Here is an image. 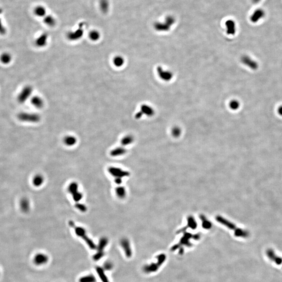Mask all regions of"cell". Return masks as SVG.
I'll return each instance as SVG.
<instances>
[{"mask_svg": "<svg viewBox=\"0 0 282 282\" xmlns=\"http://www.w3.org/2000/svg\"><path fill=\"white\" fill-rule=\"evenodd\" d=\"M18 120L22 122L37 123L40 120V116L35 113L21 112L18 115Z\"/></svg>", "mask_w": 282, "mask_h": 282, "instance_id": "6da1fadb", "label": "cell"}, {"mask_svg": "<svg viewBox=\"0 0 282 282\" xmlns=\"http://www.w3.org/2000/svg\"><path fill=\"white\" fill-rule=\"evenodd\" d=\"M67 191L72 195L73 200L77 203L80 202L83 198V195L80 192L78 191V185L77 182H71L68 186Z\"/></svg>", "mask_w": 282, "mask_h": 282, "instance_id": "7a4b0ae2", "label": "cell"}, {"mask_svg": "<svg viewBox=\"0 0 282 282\" xmlns=\"http://www.w3.org/2000/svg\"><path fill=\"white\" fill-rule=\"evenodd\" d=\"M69 225L71 226L72 227L74 228L76 234L78 236L83 238L85 241L87 242L88 245L91 247L92 248H95V245L93 244L92 241H91V239H89V238H88V237L87 236L86 234L85 230L84 228L82 227H78V226L77 227V226L75 225L74 223L73 222V221H71V220H70L69 222Z\"/></svg>", "mask_w": 282, "mask_h": 282, "instance_id": "3957f363", "label": "cell"}, {"mask_svg": "<svg viewBox=\"0 0 282 282\" xmlns=\"http://www.w3.org/2000/svg\"><path fill=\"white\" fill-rule=\"evenodd\" d=\"M84 24L83 23H80L79 25L78 29H77L74 31H70L67 33V38L70 41H77L80 39L84 35Z\"/></svg>", "mask_w": 282, "mask_h": 282, "instance_id": "277c9868", "label": "cell"}, {"mask_svg": "<svg viewBox=\"0 0 282 282\" xmlns=\"http://www.w3.org/2000/svg\"><path fill=\"white\" fill-rule=\"evenodd\" d=\"M216 220L219 222H220V223L223 224L224 225L226 226L227 227L230 228V229H234V230H235V233H236V234L237 236H246V234H247V232L246 231H243L241 229H238V228H237V227H236L235 225L233 224V223L229 222L228 220H227L226 219H224L222 217L220 216H217L216 217Z\"/></svg>", "mask_w": 282, "mask_h": 282, "instance_id": "5b68a950", "label": "cell"}, {"mask_svg": "<svg viewBox=\"0 0 282 282\" xmlns=\"http://www.w3.org/2000/svg\"><path fill=\"white\" fill-rule=\"evenodd\" d=\"M33 87L30 86H26L23 88L17 97V100L20 104H23L29 99L33 93Z\"/></svg>", "mask_w": 282, "mask_h": 282, "instance_id": "8992f818", "label": "cell"}, {"mask_svg": "<svg viewBox=\"0 0 282 282\" xmlns=\"http://www.w3.org/2000/svg\"><path fill=\"white\" fill-rule=\"evenodd\" d=\"M108 171L112 176L115 177V178H119L122 179L130 175V173L128 171H125L121 168L116 167H110L108 168Z\"/></svg>", "mask_w": 282, "mask_h": 282, "instance_id": "52a82bcc", "label": "cell"}, {"mask_svg": "<svg viewBox=\"0 0 282 282\" xmlns=\"http://www.w3.org/2000/svg\"><path fill=\"white\" fill-rule=\"evenodd\" d=\"M157 74L160 79L166 82H169L173 78V73L170 71L165 70L162 66H158L157 68Z\"/></svg>", "mask_w": 282, "mask_h": 282, "instance_id": "ba28073f", "label": "cell"}, {"mask_svg": "<svg viewBox=\"0 0 282 282\" xmlns=\"http://www.w3.org/2000/svg\"><path fill=\"white\" fill-rule=\"evenodd\" d=\"M266 15V12L262 9H255L250 16V20L252 23H256L263 18Z\"/></svg>", "mask_w": 282, "mask_h": 282, "instance_id": "9c48e42d", "label": "cell"}, {"mask_svg": "<svg viewBox=\"0 0 282 282\" xmlns=\"http://www.w3.org/2000/svg\"><path fill=\"white\" fill-rule=\"evenodd\" d=\"M241 60L242 63L250 67L252 70H257L258 67V63L247 55H244L242 56L241 59Z\"/></svg>", "mask_w": 282, "mask_h": 282, "instance_id": "30bf717a", "label": "cell"}, {"mask_svg": "<svg viewBox=\"0 0 282 282\" xmlns=\"http://www.w3.org/2000/svg\"><path fill=\"white\" fill-rule=\"evenodd\" d=\"M48 39V35L46 33H43L36 39L35 44L38 47L42 48L47 45Z\"/></svg>", "mask_w": 282, "mask_h": 282, "instance_id": "8fae6325", "label": "cell"}, {"mask_svg": "<svg viewBox=\"0 0 282 282\" xmlns=\"http://www.w3.org/2000/svg\"><path fill=\"white\" fill-rule=\"evenodd\" d=\"M226 27V33L228 35H234L236 32V27L235 22L231 20H227L225 23Z\"/></svg>", "mask_w": 282, "mask_h": 282, "instance_id": "7c38bea8", "label": "cell"}, {"mask_svg": "<svg viewBox=\"0 0 282 282\" xmlns=\"http://www.w3.org/2000/svg\"><path fill=\"white\" fill-rule=\"evenodd\" d=\"M20 209L22 211V212L24 213H27L29 212L30 209V204L29 200L26 198H23L22 200H20Z\"/></svg>", "mask_w": 282, "mask_h": 282, "instance_id": "4fadbf2b", "label": "cell"}, {"mask_svg": "<svg viewBox=\"0 0 282 282\" xmlns=\"http://www.w3.org/2000/svg\"><path fill=\"white\" fill-rule=\"evenodd\" d=\"M141 111L146 116H152L155 113V110L151 106L144 104L141 107Z\"/></svg>", "mask_w": 282, "mask_h": 282, "instance_id": "5bb4252c", "label": "cell"}, {"mask_svg": "<svg viewBox=\"0 0 282 282\" xmlns=\"http://www.w3.org/2000/svg\"><path fill=\"white\" fill-rule=\"evenodd\" d=\"M154 27L155 30L158 31H167L171 27L165 22L163 23L156 22L154 25Z\"/></svg>", "mask_w": 282, "mask_h": 282, "instance_id": "9a60e30c", "label": "cell"}, {"mask_svg": "<svg viewBox=\"0 0 282 282\" xmlns=\"http://www.w3.org/2000/svg\"><path fill=\"white\" fill-rule=\"evenodd\" d=\"M31 103L33 106L38 109H41L44 106V102L40 97L34 96L31 99Z\"/></svg>", "mask_w": 282, "mask_h": 282, "instance_id": "2e32d148", "label": "cell"}, {"mask_svg": "<svg viewBox=\"0 0 282 282\" xmlns=\"http://www.w3.org/2000/svg\"><path fill=\"white\" fill-rule=\"evenodd\" d=\"M34 12L35 15L39 17H45L47 14V10L46 8L43 6L39 5L35 7L34 10Z\"/></svg>", "mask_w": 282, "mask_h": 282, "instance_id": "e0dca14e", "label": "cell"}, {"mask_svg": "<svg viewBox=\"0 0 282 282\" xmlns=\"http://www.w3.org/2000/svg\"><path fill=\"white\" fill-rule=\"evenodd\" d=\"M127 152L126 150L124 148L122 147H118V148H115L114 149H112L110 152V155L112 157L120 156L121 155H124L126 154Z\"/></svg>", "mask_w": 282, "mask_h": 282, "instance_id": "ac0fdd59", "label": "cell"}, {"mask_svg": "<svg viewBox=\"0 0 282 282\" xmlns=\"http://www.w3.org/2000/svg\"><path fill=\"white\" fill-rule=\"evenodd\" d=\"M44 178L42 175L37 174L34 177L33 179V184L36 187H39L44 184Z\"/></svg>", "mask_w": 282, "mask_h": 282, "instance_id": "d6986e66", "label": "cell"}, {"mask_svg": "<svg viewBox=\"0 0 282 282\" xmlns=\"http://www.w3.org/2000/svg\"><path fill=\"white\" fill-rule=\"evenodd\" d=\"M99 7L100 10L104 14H106L109 10L110 4L108 0H100Z\"/></svg>", "mask_w": 282, "mask_h": 282, "instance_id": "ffe728a7", "label": "cell"}, {"mask_svg": "<svg viewBox=\"0 0 282 282\" xmlns=\"http://www.w3.org/2000/svg\"><path fill=\"white\" fill-rule=\"evenodd\" d=\"M64 143L68 146H72L77 143V139L72 135H67L63 139Z\"/></svg>", "mask_w": 282, "mask_h": 282, "instance_id": "44dd1931", "label": "cell"}, {"mask_svg": "<svg viewBox=\"0 0 282 282\" xmlns=\"http://www.w3.org/2000/svg\"><path fill=\"white\" fill-rule=\"evenodd\" d=\"M48 260V258L45 255L42 254H38L35 256L34 258V262L37 265H41L45 264Z\"/></svg>", "mask_w": 282, "mask_h": 282, "instance_id": "7402d4cb", "label": "cell"}, {"mask_svg": "<svg viewBox=\"0 0 282 282\" xmlns=\"http://www.w3.org/2000/svg\"><path fill=\"white\" fill-rule=\"evenodd\" d=\"M44 22L45 24L49 27H53L56 24L55 18L53 16H51L50 15L45 17Z\"/></svg>", "mask_w": 282, "mask_h": 282, "instance_id": "603a6c76", "label": "cell"}, {"mask_svg": "<svg viewBox=\"0 0 282 282\" xmlns=\"http://www.w3.org/2000/svg\"><path fill=\"white\" fill-rule=\"evenodd\" d=\"M12 55L11 54L7 52L3 53L0 56V61L4 64H7L9 63L12 61Z\"/></svg>", "mask_w": 282, "mask_h": 282, "instance_id": "cb8c5ba5", "label": "cell"}, {"mask_svg": "<svg viewBox=\"0 0 282 282\" xmlns=\"http://www.w3.org/2000/svg\"><path fill=\"white\" fill-rule=\"evenodd\" d=\"M113 65L117 67H120L123 66L124 63V59L122 56L120 55H117L114 57L113 59Z\"/></svg>", "mask_w": 282, "mask_h": 282, "instance_id": "d4e9b609", "label": "cell"}, {"mask_svg": "<svg viewBox=\"0 0 282 282\" xmlns=\"http://www.w3.org/2000/svg\"><path fill=\"white\" fill-rule=\"evenodd\" d=\"M89 38L91 41H97L99 39L100 37V33L96 30H93L90 31L88 35Z\"/></svg>", "mask_w": 282, "mask_h": 282, "instance_id": "484cf974", "label": "cell"}, {"mask_svg": "<svg viewBox=\"0 0 282 282\" xmlns=\"http://www.w3.org/2000/svg\"><path fill=\"white\" fill-rule=\"evenodd\" d=\"M116 193L119 198H123L126 196V190L123 187H118L116 189Z\"/></svg>", "mask_w": 282, "mask_h": 282, "instance_id": "4316f807", "label": "cell"}, {"mask_svg": "<svg viewBox=\"0 0 282 282\" xmlns=\"http://www.w3.org/2000/svg\"><path fill=\"white\" fill-rule=\"evenodd\" d=\"M134 141V138L132 135H127L126 137H123L121 140V143L123 146H127L132 143Z\"/></svg>", "mask_w": 282, "mask_h": 282, "instance_id": "83f0119b", "label": "cell"}, {"mask_svg": "<svg viewBox=\"0 0 282 282\" xmlns=\"http://www.w3.org/2000/svg\"><path fill=\"white\" fill-rule=\"evenodd\" d=\"M229 107L233 110H237L239 108L240 103L238 100H232L229 103Z\"/></svg>", "mask_w": 282, "mask_h": 282, "instance_id": "f1b7e54d", "label": "cell"}, {"mask_svg": "<svg viewBox=\"0 0 282 282\" xmlns=\"http://www.w3.org/2000/svg\"><path fill=\"white\" fill-rule=\"evenodd\" d=\"M75 208H77V209L79 210L81 212H83V213L86 212L87 211V209L86 206L84 204L80 203L79 202L77 203L75 205Z\"/></svg>", "mask_w": 282, "mask_h": 282, "instance_id": "f546056e", "label": "cell"}, {"mask_svg": "<svg viewBox=\"0 0 282 282\" xmlns=\"http://www.w3.org/2000/svg\"><path fill=\"white\" fill-rule=\"evenodd\" d=\"M171 132L173 137H179L180 135L181 134V130L178 127H173Z\"/></svg>", "mask_w": 282, "mask_h": 282, "instance_id": "4dcf8cb0", "label": "cell"}, {"mask_svg": "<svg viewBox=\"0 0 282 282\" xmlns=\"http://www.w3.org/2000/svg\"><path fill=\"white\" fill-rule=\"evenodd\" d=\"M175 20H175V18L173 17L172 16H168L165 18V22H166L168 25L171 27V26L175 23Z\"/></svg>", "mask_w": 282, "mask_h": 282, "instance_id": "1f68e13d", "label": "cell"}, {"mask_svg": "<svg viewBox=\"0 0 282 282\" xmlns=\"http://www.w3.org/2000/svg\"><path fill=\"white\" fill-rule=\"evenodd\" d=\"M201 219L202 222H203L202 223H203V226H204V227L205 228H209L211 227V223H210L208 220H206L204 216L202 215V216H201Z\"/></svg>", "mask_w": 282, "mask_h": 282, "instance_id": "d6a6232c", "label": "cell"}, {"mask_svg": "<svg viewBox=\"0 0 282 282\" xmlns=\"http://www.w3.org/2000/svg\"><path fill=\"white\" fill-rule=\"evenodd\" d=\"M6 33V29L2 23V20L0 18V35H5Z\"/></svg>", "mask_w": 282, "mask_h": 282, "instance_id": "836d02e7", "label": "cell"}, {"mask_svg": "<svg viewBox=\"0 0 282 282\" xmlns=\"http://www.w3.org/2000/svg\"><path fill=\"white\" fill-rule=\"evenodd\" d=\"M94 281H95V279L91 276L86 278H84L82 279V280H81V282H94Z\"/></svg>", "mask_w": 282, "mask_h": 282, "instance_id": "e575fe53", "label": "cell"}, {"mask_svg": "<svg viewBox=\"0 0 282 282\" xmlns=\"http://www.w3.org/2000/svg\"><path fill=\"white\" fill-rule=\"evenodd\" d=\"M143 113H142L141 111H140L139 112L136 113V115L135 116V118L137 119H140L143 116Z\"/></svg>", "mask_w": 282, "mask_h": 282, "instance_id": "d590c367", "label": "cell"}, {"mask_svg": "<svg viewBox=\"0 0 282 282\" xmlns=\"http://www.w3.org/2000/svg\"><path fill=\"white\" fill-rule=\"evenodd\" d=\"M115 182L116 184H118V185H120L121 184H122V180L121 178H115Z\"/></svg>", "mask_w": 282, "mask_h": 282, "instance_id": "8d00e7d4", "label": "cell"}, {"mask_svg": "<svg viewBox=\"0 0 282 282\" xmlns=\"http://www.w3.org/2000/svg\"><path fill=\"white\" fill-rule=\"evenodd\" d=\"M278 113H279V115L282 116V106H280V107L279 108V109H278Z\"/></svg>", "mask_w": 282, "mask_h": 282, "instance_id": "74e56055", "label": "cell"}, {"mask_svg": "<svg viewBox=\"0 0 282 282\" xmlns=\"http://www.w3.org/2000/svg\"><path fill=\"white\" fill-rule=\"evenodd\" d=\"M261 0H252V2L254 4L259 3Z\"/></svg>", "mask_w": 282, "mask_h": 282, "instance_id": "f35d334b", "label": "cell"}, {"mask_svg": "<svg viewBox=\"0 0 282 282\" xmlns=\"http://www.w3.org/2000/svg\"><path fill=\"white\" fill-rule=\"evenodd\" d=\"M2 13H3V9L1 8H0V14H1Z\"/></svg>", "mask_w": 282, "mask_h": 282, "instance_id": "ab89813d", "label": "cell"}]
</instances>
